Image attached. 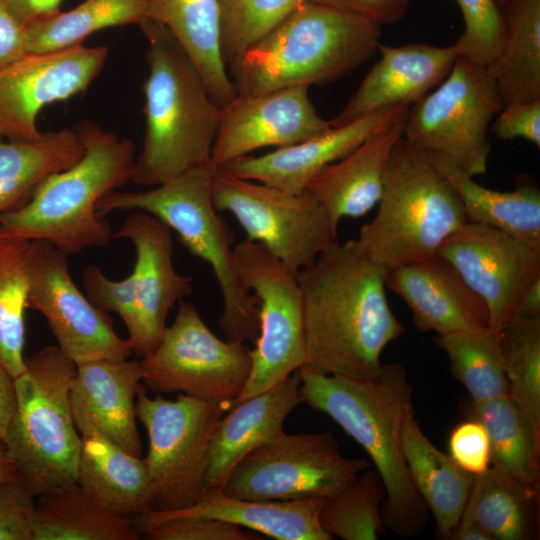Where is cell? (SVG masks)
<instances>
[{
    "mask_svg": "<svg viewBox=\"0 0 540 540\" xmlns=\"http://www.w3.org/2000/svg\"><path fill=\"white\" fill-rule=\"evenodd\" d=\"M494 1L501 8L508 0H494Z\"/></svg>",
    "mask_w": 540,
    "mask_h": 540,
    "instance_id": "11a10c76",
    "label": "cell"
},
{
    "mask_svg": "<svg viewBox=\"0 0 540 540\" xmlns=\"http://www.w3.org/2000/svg\"><path fill=\"white\" fill-rule=\"evenodd\" d=\"M450 539L454 540H493L492 537L475 523H459Z\"/></svg>",
    "mask_w": 540,
    "mask_h": 540,
    "instance_id": "f5cc1de1",
    "label": "cell"
},
{
    "mask_svg": "<svg viewBox=\"0 0 540 540\" xmlns=\"http://www.w3.org/2000/svg\"><path fill=\"white\" fill-rule=\"evenodd\" d=\"M16 407L14 378L0 364V438L3 440Z\"/></svg>",
    "mask_w": 540,
    "mask_h": 540,
    "instance_id": "f907efd6",
    "label": "cell"
},
{
    "mask_svg": "<svg viewBox=\"0 0 540 540\" xmlns=\"http://www.w3.org/2000/svg\"><path fill=\"white\" fill-rule=\"evenodd\" d=\"M213 173L214 168L205 165L149 190H113L98 201L96 211L105 217L115 210H137L167 225L192 255L211 267L223 300L219 326L225 340L255 341L259 331L257 299L241 283L234 235L213 205Z\"/></svg>",
    "mask_w": 540,
    "mask_h": 540,
    "instance_id": "8992f818",
    "label": "cell"
},
{
    "mask_svg": "<svg viewBox=\"0 0 540 540\" xmlns=\"http://www.w3.org/2000/svg\"><path fill=\"white\" fill-rule=\"evenodd\" d=\"M466 222L449 182L402 136L388 157L377 213L355 241L368 258L391 269L437 255Z\"/></svg>",
    "mask_w": 540,
    "mask_h": 540,
    "instance_id": "52a82bcc",
    "label": "cell"
},
{
    "mask_svg": "<svg viewBox=\"0 0 540 540\" xmlns=\"http://www.w3.org/2000/svg\"><path fill=\"white\" fill-rule=\"evenodd\" d=\"M447 260L488 312V328L498 334L515 316L522 294L540 279V249L482 224L466 222L440 247Z\"/></svg>",
    "mask_w": 540,
    "mask_h": 540,
    "instance_id": "ac0fdd59",
    "label": "cell"
},
{
    "mask_svg": "<svg viewBox=\"0 0 540 540\" xmlns=\"http://www.w3.org/2000/svg\"><path fill=\"white\" fill-rule=\"evenodd\" d=\"M27 54L25 26L0 0V69L14 63Z\"/></svg>",
    "mask_w": 540,
    "mask_h": 540,
    "instance_id": "c3c4849f",
    "label": "cell"
},
{
    "mask_svg": "<svg viewBox=\"0 0 540 540\" xmlns=\"http://www.w3.org/2000/svg\"><path fill=\"white\" fill-rule=\"evenodd\" d=\"M139 25L148 44L145 134L131 180L155 187L192 168L210 165L221 107L171 33L149 19Z\"/></svg>",
    "mask_w": 540,
    "mask_h": 540,
    "instance_id": "3957f363",
    "label": "cell"
},
{
    "mask_svg": "<svg viewBox=\"0 0 540 540\" xmlns=\"http://www.w3.org/2000/svg\"><path fill=\"white\" fill-rule=\"evenodd\" d=\"M307 86L238 94L221 108L210 165L229 162L265 147L282 148L332 128L316 111Z\"/></svg>",
    "mask_w": 540,
    "mask_h": 540,
    "instance_id": "d6986e66",
    "label": "cell"
},
{
    "mask_svg": "<svg viewBox=\"0 0 540 540\" xmlns=\"http://www.w3.org/2000/svg\"><path fill=\"white\" fill-rule=\"evenodd\" d=\"M386 289L406 303L419 332L445 335L488 328L483 301L439 255L389 269Z\"/></svg>",
    "mask_w": 540,
    "mask_h": 540,
    "instance_id": "44dd1931",
    "label": "cell"
},
{
    "mask_svg": "<svg viewBox=\"0 0 540 540\" xmlns=\"http://www.w3.org/2000/svg\"><path fill=\"white\" fill-rule=\"evenodd\" d=\"M211 196L218 212L235 217L246 240L262 244L295 273L337 242V230L307 190L291 193L219 168Z\"/></svg>",
    "mask_w": 540,
    "mask_h": 540,
    "instance_id": "4fadbf2b",
    "label": "cell"
},
{
    "mask_svg": "<svg viewBox=\"0 0 540 540\" xmlns=\"http://www.w3.org/2000/svg\"><path fill=\"white\" fill-rule=\"evenodd\" d=\"M298 370L274 387L230 408L211 438L204 493L222 491L234 467L251 451L282 434L288 415L300 403Z\"/></svg>",
    "mask_w": 540,
    "mask_h": 540,
    "instance_id": "603a6c76",
    "label": "cell"
},
{
    "mask_svg": "<svg viewBox=\"0 0 540 540\" xmlns=\"http://www.w3.org/2000/svg\"><path fill=\"white\" fill-rule=\"evenodd\" d=\"M81 449L77 483L111 512L130 518L148 513L149 479L144 459L104 435L85 415L73 412Z\"/></svg>",
    "mask_w": 540,
    "mask_h": 540,
    "instance_id": "4316f807",
    "label": "cell"
},
{
    "mask_svg": "<svg viewBox=\"0 0 540 540\" xmlns=\"http://www.w3.org/2000/svg\"><path fill=\"white\" fill-rule=\"evenodd\" d=\"M301 403L333 419L368 454L381 477L385 528L411 537L427 525L429 510L416 490L404 456L402 432L414 414L412 386L399 363L382 364L369 378L298 369Z\"/></svg>",
    "mask_w": 540,
    "mask_h": 540,
    "instance_id": "7a4b0ae2",
    "label": "cell"
},
{
    "mask_svg": "<svg viewBox=\"0 0 540 540\" xmlns=\"http://www.w3.org/2000/svg\"><path fill=\"white\" fill-rule=\"evenodd\" d=\"M75 372L76 364L50 345L26 359L14 379L16 407L3 441L36 497L78 480L81 437L70 396Z\"/></svg>",
    "mask_w": 540,
    "mask_h": 540,
    "instance_id": "ba28073f",
    "label": "cell"
},
{
    "mask_svg": "<svg viewBox=\"0 0 540 540\" xmlns=\"http://www.w3.org/2000/svg\"><path fill=\"white\" fill-rule=\"evenodd\" d=\"M449 456L465 472L478 476L491 466L488 433L477 419L458 424L450 433Z\"/></svg>",
    "mask_w": 540,
    "mask_h": 540,
    "instance_id": "f6af8a7d",
    "label": "cell"
},
{
    "mask_svg": "<svg viewBox=\"0 0 540 540\" xmlns=\"http://www.w3.org/2000/svg\"><path fill=\"white\" fill-rule=\"evenodd\" d=\"M84 147L72 166L51 174L20 208L0 213V226L26 240H47L65 255L103 247L113 238L111 225L96 205L131 180L135 145L128 138L83 120L74 126Z\"/></svg>",
    "mask_w": 540,
    "mask_h": 540,
    "instance_id": "277c9868",
    "label": "cell"
},
{
    "mask_svg": "<svg viewBox=\"0 0 540 540\" xmlns=\"http://www.w3.org/2000/svg\"><path fill=\"white\" fill-rule=\"evenodd\" d=\"M146 18V0H84L71 10L26 26V51L43 53L80 46L99 30L139 25Z\"/></svg>",
    "mask_w": 540,
    "mask_h": 540,
    "instance_id": "836d02e7",
    "label": "cell"
},
{
    "mask_svg": "<svg viewBox=\"0 0 540 540\" xmlns=\"http://www.w3.org/2000/svg\"><path fill=\"white\" fill-rule=\"evenodd\" d=\"M490 129L500 140L523 138L540 147V100L505 105Z\"/></svg>",
    "mask_w": 540,
    "mask_h": 540,
    "instance_id": "bcb514c9",
    "label": "cell"
},
{
    "mask_svg": "<svg viewBox=\"0 0 540 540\" xmlns=\"http://www.w3.org/2000/svg\"><path fill=\"white\" fill-rule=\"evenodd\" d=\"M503 107L486 66L459 56L438 87L409 108L403 138L471 177L482 175L491 152L490 125Z\"/></svg>",
    "mask_w": 540,
    "mask_h": 540,
    "instance_id": "8fae6325",
    "label": "cell"
},
{
    "mask_svg": "<svg viewBox=\"0 0 540 540\" xmlns=\"http://www.w3.org/2000/svg\"><path fill=\"white\" fill-rule=\"evenodd\" d=\"M17 474L16 467L7 455L4 441L0 438V482Z\"/></svg>",
    "mask_w": 540,
    "mask_h": 540,
    "instance_id": "db71d44e",
    "label": "cell"
},
{
    "mask_svg": "<svg viewBox=\"0 0 540 540\" xmlns=\"http://www.w3.org/2000/svg\"><path fill=\"white\" fill-rule=\"evenodd\" d=\"M113 238L133 243L136 262L132 273L114 281L91 264L83 270L82 281L93 305L121 317L133 354L142 358L159 343L170 309L192 293L193 279L175 270L171 229L156 217L137 211L125 219Z\"/></svg>",
    "mask_w": 540,
    "mask_h": 540,
    "instance_id": "9c48e42d",
    "label": "cell"
},
{
    "mask_svg": "<svg viewBox=\"0 0 540 540\" xmlns=\"http://www.w3.org/2000/svg\"><path fill=\"white\" fill-rule=\"evenodd\" d=\"M464 22L462 34L453 44L460 57L488 65L500 53L505 22L494 0H455Z\"/></svg>",
    "mask_w": 540,
    "mask_h": 540,
    "instance_id": "b9f144b4",
    "label": "cell"
},
{
    "mask_svg": "<svg viewBox=\"0 0 540 540\" xmlns=\"http://www.w3.org/2000/svg\"><path fill=\"white\" fill-rule=\"evenodd\" d=\"M30 243L0 226V364L14 379L26 369L24 314Z\"/></svg>",
    "mask_w": 540,
    "mask_h": 540,
    "instance_id": "8d00e7d4",
    "label": "cell"
},
{
    "mask_svg": "<svg viewBox=\"0 0 540 540\" xmlns=\"http://www.w3.org/2000/svg\"><path fill=\"white\" fill-rule=\"evenodd\" d=\"M147 18L164 26L221 108L237 92L223 60L218 0H146Z\"/></svg>",
    "mask_w": 540,
    "mask_h": 540,
    "instance_id": "83f0119b",
    "label": "cell"
},
{
    "mask_svg": "<svg viewBox=\"0 0 540 540\" xmlns=\"http://www.w3.org/2000/svg\"><path fill=\"white\" fill-rule=\"evenodd\" d=\"M26 306L47 320L60 350L76 365L100 359L129 358L127 339L119 337L106 312L74 284L68 256L47 240H32L28 255Z\"/></svg>",
    "mask_w": 540,
    "mask_h": 540,
    "instance_id": "2e32d148",
    "label": "cell"
},
{
    "mask_svg": "<svg viewBox=\"0 0 540 540\" xmlns=\"http://www.w3.org/2000/svg\"><path fill=\"white\" fill-rule=\"evenodd\" d=\"M369 468L363 458L344 457L330 432L282 434L248 453L222 492L256 501L330 499Z\"/></svg>",
    "mask_w": 540,
    "mask_h": 540,
    "instance_id": "7c38bea8",
    "label": "cell"
},
{
    "mask_svg": "<svg viewBox=\"0 0 540 540\" xmlns=\"http://www.w3.org/2000/svg\"><path fill=\"white\" fill-rule=\"evenodd\" d=\"M505 38L486 65L503 105L540 100V0H508L501 8Z\"/></svg>",
    "mask_w": 540,
    "mask_h": 540,
    "instance_id": "d6a6232c",
    "label": "cell"
},
{
    "mask_svg": "<svg viewBox=\"0 0 540 540\" xmlns=\"http://www.w3.org/2000/svg\"><path fill=\"white\" fill-rule=\"evenodd\" d=\"M35 497L18 473L0 482V540H33Z\"/></svg>",
    "mask_w": 540,
    "mask_h": 540,
    "instance_id": "7bdbcfd3",
    "label": "cell"
},
{
    "mask_svg": "<svg viewBox=\"0 0 540 540\" xmlns=\"http://www.w3.org/2000/svg\"><path fill=\"white\" fill-rule=\"evenodd\" d=\"M143 382L138 360L100 359L76 365L71 381L72 411L88 417L128 453L141 456L136 425V395Z\"/></svg>",
    "mask_w": 540,
    "mask_h": 540,
    "instance_id": "cb8c5ba5",
    "label": "cell"
},
{
    "mask_svg": "<svg viewBox=\"0 0 540 540\" xmlns=\"http://www.w3.org/2000/svg\"><path fill=\"white\" fill-rule=\"evenodd\" d=\"M108 48L84 45L27 53L0 69V140L32 141L47 105L84 92L101 72Z\"/></svg>",
    "mask_w": 540,
    "mask_h": 540,
    "instance_id": "e0dca14e",
    "label": "cell"
},
{
    "mask_svg": "<svg viewBox=\"0 0 540 540\" xmlns=\"http://www.w3.org/2000/svg\"><path fill=\"white\" fill-rule=\"evenodd\" d=\"M152 540H261L263 537L242 527L208 517H183L144 531Z\"/></svg>",
    "mask_w": 540,
    "mask_h": 540,
    "instance_id": "ee69618b",
    "label": "cell"
},
{
    "mask_svg": "<svg viewBox=\"0 0 540 540\" xmlns=\"http://www.w3.org/2000/svg\"><path fill=\"white\" fill-rule=\"evenodd\" d=\"M402 443L412 482L432 513L439 536L450 539L460 522L474 476L429 441L414 414L404 422Z\"/></svg>",
    "mask_w": 540,
    "mask_h": 540,
    "instance_id": "f546056e",
    "label": "cell"
},
{
    "mask_svg": "<svg viewBox=\"0 0 540 540\" xmlns=\"http://www.w3.org/2000/svg\"><path fill=\"white\" fill-rule=\"evenodd\" d=\"M326 500L256 501L232 497L222 491L206 492L192 506L173 511H149L134 520L143 532L177 518L208 517L277 540H332L320 523V512Z\"/></svg>",
    "mask_w": 540,
    "mask_h": 540,
    "instance_id": "d4e9b609",
    "label": "cell"
},
{
    "mask_svg": "<svg viewBox=\"0 0 540 540\" xmlns=\"http://www.w3.org/2000/svg\"><path fill=\"white\" fill-rule=\"evenodd\" d=\"M33 540H137L131 518L119 516L97 502L77 482L37 496Z\"/></svg>",
    "mask_w": 540,
    "mask_h": 540,
    "instance_id": "4dcf8cb0",
    "label": "cell"
},
{
    "mask_svg": "<svg viewBox=\"0 0 540 540\" xmlns=\"http://www.w3.org/2000/svg\"><path fill=\"white\" fill-rule=\"evenodd\" d=\"M515 315L534 317L540 315V279L534 281L520 297Z\"/></svg>",
    "mask_w": 540,
    "mask_h": 540,
    "instance_id": "816d5d0a",
    "label": "cell"
},
{
    "mask_svg": "<svg viewBox=\"0 0 540 540\" xmlns=\"http://www.w3.org/2000/svg\"><path fill=\"white\" fill-rule=\"evenodd\" d=\"M389 269L368 258L355 239L335 242L300 270L305 366L326 375L369 378L404 326L386 296Z\"/></svg>",
    "mask_w": 540,
    "mask_h": 540,
    "instance_id": "6da1fadb",
    "label": "cell"
},
{
    "mask_svg": "<svg viewBox=\"0 0 540 540\" xmlns=\"http://www.w3.org/2000/svg\"><path fill=\"white\" fill-rule=\"evenodd\" d=\"M143 383L156 394L180 393L232 406L251 371L244 343L221 340L195 306L179 301L174 322L157 346L140 360Z\"/></svg>",
    "mask_w": 540,
    "mask_h": 540,
    "instance_id": "5bb4252c",
    "label": "cell"
},
{
    "mask_svg": "<svg viewBox=\"0 0 540 540\" xmlns=\"http://www.w3.org/2000/svg\"><path fill=\"white\" fill-rule=\"evenodd\" d=\"M384 498L381 477L366 469L342 492L326 500L320 512L321 526L333 538L375 540L385 530L381 516Z\"/></svg>",
    "mask_w": 540,
    "mask_h": 540,
    "instance_id": "ab89813d",
    "label": "cell"
},
{
    "mask_svg": "<svg viewBox=\"0 0 540 540\" xmlns=\"http://www.w3.org/2000/svg\"><path fill=\"white\" fill-rule=\"evenodd\" d=\"M231 406L178 394L175 400L151 398L141 384L136 417L145 427L149 447L144 458L150 511L194 505L204 494L208 450L214 430Z\"/></svg>",
    "mask_w": 540,
    "mask_h": 540,
    "instance_id": "30bf717a",
    "label": "cell"
},
{
    "mask_svg": "<svg viewBox=\"0 0 540 540\" xmlns=\"http://www.w3.org/2000/svg\"><path fill=\"white\" fill-rule=\"evenodd\" d=\"M25 27L61 11L64 0H1Z\"/></svg>",
    "mask_w": 540,
    "mask_h": 540,
    "instance_id": "681fc988",
    "label": "cell"
},
{
    "mask_svg": "<svg viewBox=\"0 0 540 540\" xmlns=\"http://www.w3.org/2000/svg\"><path fill=\"white\" fill-rule=\"evenodd\" d=\"M363 18L379 26L402 20L411 0H309Z\"/></svg>",
    "mask_w": 540,
    "mask_h": 540,
    "instance_id": "7dc6e473",
    "label": "cell"
},
{
    "mask_svg": "<svg viewBox=\"0 0 540 540\" xmlns=\"http://www.w3.org/2000/svg\"><path fill=\"white\" fill-rule=\"evenodd\" d=\"M380 59L330 124L346 125L367 114L418 102L439 85L459 57L446 47L410 43L393 47L379 44Z\"/></svg>",
    "mask_w": 540,
    "mask_h": 540,
    "instance_id": "7402d4cb",
    "label": "cell"
},
{
    "mask_svg": "<svg viewBox=\"0 0 540 540\" xmlns=\"http://www.w3.org/2000/svg\"><path fill=\"white\" fill-rule=\"evenodd\" d=\"M473 418L485 427L491 464L534 488L539 475L540 436L508 396L472 403Z\"/></svg>",
    "mask_w": 540,
    "mask_h": 540,
    "instance_id": "e575fe53",
    "label": "cell"
},
{
    "mask_svg": "<svg viewBox=\"0 0 540 540\" xmlns=\"http://www.w3.org/2000/svg\"><path fill=\"white\" fill-rule=\"evenodd\" d=\"M534 494L510 474L492 465L474 476L459 523H475L493 540L528 538V504Z\"/></svg>",
    "mask_w": 540,
    "mask_h": 540,
    "instance_id": "d590c367",
    "label": "cell"
},
{
    "mask_svg": "<svg viewBox=\"0 0 540 540\" xmlns=\"http://www.w3.org/2000/svg\"><path fill=\"white\" fill-rule=\"evenodd\" d=\"M83 153L74 127L32 141L0 140V213L25 205L44 179L69 168Z\"/></svg>",
    "mask_w": 540,
    "mask_h": 540,
    "instance_id": "1f68e13d",
    "label": "cell"
},
{
    "mask_svg": "<svg viewBox=\"0 0 540 540\" xmlns=\"http://www.w3.org/2000/svg\"><path fill=\"white\" fill-rule=\"evenodd\" d=\"M408 113V112H407ZM406 116L322 169L306 189L337 230L343 218H359L378 205L393 146L403 136Z\"/></svg>",
    "mask_w": 540,
    "mask_h": 540,
    "instance_id": "484cf974",
    "label": "cell"
},
{
    "mask_svg": "<svg viewBox=\"0 0 540 540\" xmlns=\"http://www.w3.org/2000/svg\"><path fill=\"white\" fill-rule=\"evenodd\" d=\"M409 108V105L384 108L300 143L260 156L238 158L220 169L243 179L299 193L322 169L406 116Z\"/></svg>",
    "mask_w": 540,
    "mask_h": 540,
    "instance_id": "ffe728a7",
    "label": "cell"
},
{
    "mask_svg": "<svg viewBox=\"0 0 540 540\" xmlns=\"http://www.w3.org/2000/svg\"><path fill=\"white\" fill-rule=\"evenodd\" d=\"M233 251L241 283L257 299L259 331L249 350V378L232 406L274 387L306 363L297 273L260 243L245 239Z\"/></svg>",
    "mask_w": 540,
    "mask_h": 540,
    "instance_id": "9a60e30c",
    "label": "cell"
},
{
    "mask_svg": "<svg viewBox=\"0 0 540 540\" xmlns=\"http://www.w3.org/2000/svg\"><path fill=\"white\" fill-rule=\"evenodd\" d=\"M427 155L459 197L467 222L496 228L540 249V189L534 180L526 176L516 182L514 190H492L479 185L448 158Z\"/></svg>",
    "mask_w": 540,
    "mask_h": 540,
    "instance_id": "f1b7e54d",
    "label": "cell"
},
{
    "mask_svg": "<svg viewBox=\"0 0 540 540\" xmlns=\"http://www.w3.org/2000/svg\"><path fill=\"white\" fill-rule=\"evenodd\" d=\"M381 26L306 1L233 59L238 94L319 85L350 73L378 51Z\"/></svg>",
    "mask_w": 540,
    "mask_h": 540,
    "instance_id": "5b68a950",
    "label": "cell"
},
{
    "mask_svg": "<svg viewBox=\"0 0 540 540\" xmlns=\"http://www.w3.org/2000/svg\"><path fill=\"white\" fill-rule=\"evenodd\" d=\"M434 342L447 355L453 376L466 388L472 403L508 395L498 334L489 328L462 330L437 335Z\"/></svg>",
    "mask_w": 540,
    "mask_h": 540,
    "instance_id": "74e56055",
    "label": "cell"
},
{
    "mask_svg": "<svg viewBox=\"0 0 540 540\" xmlns=\"http://www.w3.org/2000/svg\"><path fill=\"white\" fill-rule=\"evenodd\" d=\"M508 396L540 436V315H515L498 333Z\"/></svg>",
    "mask_w": 540,
    "mask_h": 540,
    "instance_id": "f35d334b",
    "label": "cell"
},
{
    "mask_svg": "<svg viewBox=\"0 0 540 540\" xmlns=\"http://www.w3.org/2000/svg\"><path fill=\"white\" fill-rule=\"evenodd\" d=\"M308 0H218L221 53L226 65Z\"/></svg>",
    "mask_w": 540,
    "mask_h": 540,
    "instance_id": "60d3db41",
    "label": "cell"
}]
</instances>
